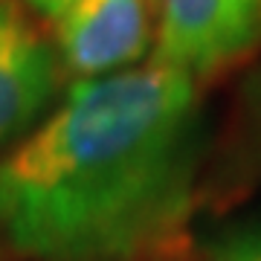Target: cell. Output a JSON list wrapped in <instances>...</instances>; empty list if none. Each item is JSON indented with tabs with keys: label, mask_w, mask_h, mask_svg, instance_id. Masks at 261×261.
Returning <instances> with one entry per match:
<instances>
[{
	"label": "cell",
	"mask_w": 261,
	"mask_h": 261,
	"mask_svg": "<svg viewBox=\"0 0 261 261\" xmlns=\"http://www.w3.org/2000/svg\"><path fill=\"white\" fill-rule=\"evenodd\" d=\"M200 87L160 64L84 79L0 157V238L35 261H137L183 238Z\"/></svg>",
	"instance_id": "6da1fadb"
},
{
	"label": "cell",
	"mask_w": 261,
	"mask_h": 261,
	"mask_svg": "<svg viewBox=\"0 0 261 261\" xmlns=\"http://www.w3.org/2000/svg\"><path fill=\"white\" fill-rule=\"evenodd\" d=\"M151 64L209 84L261 49V0H157Z\"/></svg>",
	"instance_id": "7a4b0ae2"
},
{
	"label": "cell",
	"mask_w": 261,
	"mask_h": 261,
	"mask_svg": "<svg viewBox=\"0 0 261 261\" xmlns=\"http://www.w3.org/2000/svg\"><path fill=\"white\" fill-rule=\"evenodd\" d=\"M61 56L20 0H0V148L23 137L61 84Z\"/></svg>",
	"instance_id": "3957f363"
},
{
	"label": "cell",
	"mask_w": 261,
	"mask_h": 261,
	"mask_svg": "<svg viewBox=\"0 0 261 261\" xmlns=\"http://www.w3.org/2000/svg\"><path fill=\"white\" fill-rule=\"evenodd\" d=\"M151 47L145 0H73L56 20L61 64L84 79L130 70Z\"/></svg>",
	"instance_id": "277c9868"
},
{
	"label": "cell",
	"mask_w": 261,
	"mask_h": 261,
	"mask_svg": "<svg viewBox=\"0 0 261 261\" xmlns=\"http://www.w3.org/2000/svg\"><path fill=\"white\" fill-rule=\"evenodd\" d=\"M206 261H261V221L218 235L209 244Z\"/></svg>",
	"instance_id": "5b68a950"
},
{
	"label": "cell",
	"mask_w": 261,
	"mask_h": 261,
	"mask_svg": "<svg viewBox=\"0 0 261 261\" xmlns=\"http://www.w3.org/2000/svg\"><path fill=\"white\" fill-rule=\"evenodd\" d=\"M244 119L252 140L261 145V67L244 84Z\"/></svg>",
	"instance_id": "8992f818"
},
{
	"label": "cell",
	"mask_w": 261,
	"mask_h": 261,
	"mask_svg": "<svg viewBox=\"0 0 261 261\" xmlns=\"http://www.w3.org/2000/svg\"><path fill=\"white\" fill-rule=\"evenodd\" d=\"M23 3H29L38 15H44V18H49V20H58L73 0H23Z\"/></svg>",
	"instance_id": "52a82bcc"
},
{
	"label": "cell",
	"mask_w": 261,
	"mask_h": 261,
	"mask_svg": "<svg viewBox=\"0 0 261 261\" xmlns=\"http://www.w3.org/2000/svg\"><path fill=\"white\" fill-rule=\"evenodd\" d=\"M145 3H148V9H151V12L157 9V0H145Z\"/></svg>",
	"instance_id": "ba28073f"
}]
</instances>
